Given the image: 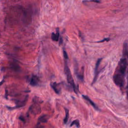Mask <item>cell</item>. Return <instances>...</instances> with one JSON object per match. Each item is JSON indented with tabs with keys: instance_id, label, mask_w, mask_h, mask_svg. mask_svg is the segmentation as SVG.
Returning <instances> with one entry per match:
<instances>
[{
	"instance_id": "9",
	"label": "cell",
	"mask_w": 128,
	"mask_h": 128,
	"mask_svg": "<svg viewBox=\"0 0 128 128\" xmlns=\"http://www.w3.org/2000/svg\"><path fill=\"white\" fill-rule=\"evenodd\" d=\"M59 36H60V33H59V30L58 28L56 29V33H53L52 34L51 38L53 41H58L59 39Z\"/></svg>"
},
{
	"instance_id": "18",
	"label": "cell",
	"mask_w": 128,
	"mask_h": 128,
	"mask_svg": "<svg viewBox=\"0 0 128 128\" xmlns=\"http://www.w3.org/2000/svg\"><path fill=\"white\" fill-rule=\"evenodd\" d=\"M62 43H63V40H62V38L61 37L60 38V45H61L62 44Z\"/></svg>"
},
{
	"instance_id": "4",
	"label": "cell",
	"mask_w": 128,
	"mask_h": 128,
	"mask_svg": "<svg viewBox=\"0 0 128 128\" xmlns=\"http://www.w3.org/2000/svg\"><path fill=\"white\" fill-rule=\"evenodd\" d=\"M102 60V59L101 58V59H99L97 62V63H96V67H95V76H94V80H93V84H94L96 81H97V77H98V69H99V66L101 64V62Z\"/></svg>"
},
{
	"instance_id": "1",
	"label": "cell",
	"mask_w": 128,
	"mask_h": 128,
	"mask_svg": "<svg viewBox=\"0 0 128 128\" xmlns=\"http://www.w3.org/2000/svg\"><path fill=\"white\" fill-rule=\"evenodd\" d=\"M128 66L127 59L126 57L122 58L119 62L118 67L114 74L125 78Z\"/></svg>"
},
{
	"instance_id": "11",
	"label": "cell",
	"mask_w": 128,
	"mask_h": 128,
	"mask_svg": "<svg viewBox=\"0 0 128 128\" xmlns=\"http://www.w3.org/2000/svg\"><path fill=\"white\" fill-rule=\"evenodd\" d=\"M65 113H66V116L64 119V123L65 124H67L69 118V111L68 109H65Z\"/></svg>"
},
{
	"instance_id": "14",
	"label": "cell",
	"mask_w": 128,
	"mask_h": 128,
	"mask_svg": "<svg viewBox=\"0 0 128 128\" xmlns=\"http://www.w3.org/2000/svg\"><path fill=\"white\" fill-rule=\"evenodd\" d=\"M110 41V39L109 38H105L103 40H102V41L97 42V43H102V42H105V41Z\"/></svg>"
},
{
	"instance_id": "10",
	"label": "cell",
	"mask_w": 128,
	"mask_h": 128,
	"mask_svg": "<svg viewBox=\"0 0 128 128\" xmlns=\"http://www.w3.org/2000/svg\"><path fill=\"white\" fill-rule=\"evenodd\" d=\"M123 54V56L124 57H127V56H128V44L126 42L124 43Z\"/></svg>"
},
{
	"instance_id": "3",
	"label": "cell",
	"mask_w": 128,
	"mask_h": 128,
	"mask_svg": "<svg viewBox=\"0 0 128 128\" xmlns=\"http://www.w3.org/2000/svg\"><path fill=\"white\" fill-rule=\"evenodd\" d=\"M29 110L32 113L34 114L35 115H38L40 114L41 112V107L39 105L36 103L30 107Z\"/></svg>"
},
{
	"instance_id": "20",
	"label": "cell",
	"mask_w": 128,
	"mask_h": 128,
	"mask_svg": "<svg viewBox=\"0 0 128 128\" xmlns=\"http://www.w3.org/2000/svg\"></svg>"
},
{
	"instance_id": "5",
	"label": "cell",
	"mask_w": 128,
	"mask_h": 128,
	"mask_svg": "<svg viewBox=\"0 0 128 128\" xmlns=\"http://www.w3.org/2000/svg\"><path fill=\"white\" fill-rule=\"evenodd\" d=\"M52 88L54 90L55 92L57 94H60L61 91V88L59 84H57L56 82L52 83L51 84Z\"/></svg>"
},
{
	"instance_id": "2",
	"label": "cell",
	"mask_w": 128,
	"mask_h": 128,
	"mask_svg": "<svg viewBox=\"0 0 128 128\" xmlns=\"http://www.w3.org/2000/svg\"><path fill=\"white\" fill-rule=\"evenodd\" d=\"M65 74H66V75L67 77V81H68V83L72 86L74 92H75V93H76V94H77L78 90L75 84L74 79H73L72 75L71 74V71L68 66V64L66 62L65 63Z\"/></svg>"
},
{
	"instance_id": "19",
	"label": "cell",
	"mask_w": 128,
	"mask_h": 128,
	"mask_svg": "<svg viewBox=\"0 0 128 128\" xmlns=\"http://www.w3.org/2000/svg\"><path fill=\"white\" fill-rule=\"evenodd\" d=\"M4 80H3V81L0 83V86H1L2 84H3V83H4Z\"/></svg>"
},
{
	"instance_id": "16",
	"label": "cell",
	"mask_w": 128,
	"mask_h": 128,
	"mask_svg": "<svg viewBox=\"0 0 128 128\" xmlns=\"http://www.w3.org/2000/svg\"><path fill=\"white\" fill-rule=\"evenodd\" d=\"M91 2H93L95 3H100V1H98V0H91Z\"/></svg>"
},
{
	"instance_id": "6",
	"label": "cell",
	"mask_w": 128,
	"mask_h": 128,
	"mask_svg": "<svg viewBox=\"0 0 128 128\" xmlns=\"http://www.w3.org/2000/svg\"><path fill=\"white\" fill-rule=\"evenodd\" d=\"M39 83V79L36 76L33 75L32 77L30 80V85L32 86H36Z\"/></svg>"
},
{
	"instance_id": "15",
	"label": "cell",
	"mask_w": 128,
	"mask_h": 128,
	"mask_svg": "<svg viewBox=\"0 0 128 128\" xmlns=\"http://www.w3.org/2000/svg\"><path fill=\"white\" fill-rule=\"evenodd\" d=\"M36 128H44V127L42 125H41L40 124H37Z\"/></svg>"
},
{
	"instance_id": "12",
	"label": "cell",
	"mask_w": 128,
	"mask_h": 128,
	"mask_svg": "<svg viewBox=\"0 0 128 128\" xmlns=\"http://www.w3.org/2000/svg\"><path fill=\"white\" fill-rule=\"evenodd\" d=\"M73 125H76L77 126V128H79L80 127V122L78 120H76L75 121H74L71 124L70 126L72 127Z\"/></svg>"
},
{
	"instance_id": "7",
	"label": "cell",
	"mask_w": 128,
	"mask_h": 128,
	"mask_svg": "<svg viewBox=\"0 0 128 128\" xmlns=\"http://www.w3.org/2000/svg\"><path fill=\"white\" fill-rule=\"evenodd\" d=\"M82 97H83V98L85 100H86V101H87L91 105V106H92V107H93L96 110H98V111L99 110V109L98 107L97 106V105H96L94 103V102H93V101H92V100H91V99L88 97V96H85V95H83Z\"/></svg>"
},
{
	"instance_id": "17",
	"label": "cell",
	"mask_w": 128,
	"mask_h": 128,
	"mask_svg": "<svg viewBox=\"0 0 128 128\" xmlns=\"http://www.w3.org/2000/svg\"><path fill=\"white\" fill-rule=\"evenodd\" d=\"M21 120H22V121H23V122H25V119H24V117H23L22 116H21L20 117V118H19Z\"/></svg>"
},
{
	"instance_id": "8",
	"label": "cell",
	"mask_w": 128,
	"mask_h": 128,
	"mask_svg": "<svg viewBox=\"0 0 128 128\" xmlns=\"http://www.w3.org/2000/svg\"><path fill=\"white\" fill-rule=\"evenodd\" d=\"M49 119V116L47 115H44L41 116L40 117H39L38 119V124H41V123H47Z\"/></svg>"
},
{
	"instance_id": "13",
	"label": "cell",
	"mask_w": 128,
	"mask_h": 128,
	"mask_svg": "<svg viewBox=\"0 0 128 128\" xmlns=\"http://www.w3.org/2000/svg\"><path fill=\"white\" fill-rule=\"evenodd\" d=\"M63 54H64V58H65L66 60L68 59V55L67 52H66L65 50H64V51H63Z\"/></svg>"
}]
</instances>
